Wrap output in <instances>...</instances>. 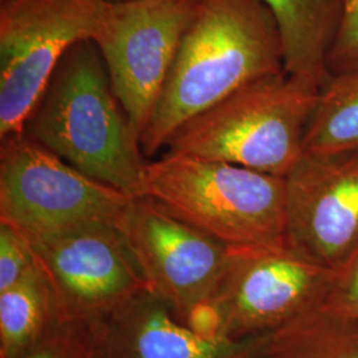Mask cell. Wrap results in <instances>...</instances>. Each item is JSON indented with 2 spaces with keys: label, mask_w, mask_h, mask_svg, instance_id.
<instances>
[{
  "label": "cell",
  "mask_w": 358,
  "mask_h": 358,
  "mask_svg": "<svg viewBox=\"0 0 358 358\" xmlns=\"http://www.w3.org/2000/svg\"><path fill=\"white\" fill-rule=\"evenodd\" d=\"M34 244L59 322L90 325L150 291L120 226L97 223Z\"/></svg>",
  "instance_id": "obj_10"
},
{
  "label": "cell",
  "mask_w": 358,
  "mask_h": 358,
  "mask_svg": "<svg viewBox=\"0 0 358 358\" xmlns=\"http://www.w3.org/2000/svg\"><path fill=\"white\" fill-rule=\"evenodd\" d=\"M57 322L51 282L38 260L22 280L0 292V358L24 357Z\"/></svg>",
  "instance_id": "obj_14"
},
{
  "label": "cell",
  "mask_w": 358,
  "mask_h": 358,
  "mask_svg": "<svg viewBox=\"0 0 358 358\" xmlns=\"http://www.w3.org/2000/svg\"><path fill=\"white\" fill-rule=\"evenodd\" d=\"M328 303L334 309L358 321V250L336 272Z\"/></svg>",
  "instance_id": "obj_20"
},
{
  "label": "cell",
  "mask_w": 358,
  "mask_h": 358,
  "mask_svg": "<svg viewBox=\"0 0 358 358\" xmlns=\"http://www.w3.org/2000/svg\"><path fill=\"white\" fill-rule=\"evenodd\" d=\"M268 358H358V321L322 303L271 333Z\"/></svg>",
  "instance_id": "obj_15"
},
{
  "label": "cell",
  "mask_w": 358,
  "mask_h": 358,
  "mask_svg": "<svg viewBox=\"0 0 358 358\" xmlns=\"http://www.w3.org/2000/svg\"><path fill=\"white\" fill-rule=\"evenodd\" d=\"M105 0H13L0 6V141L23 134L56 66L92 40Z\"/></svg>",
  "instance_id": "obj_7"
},
{
  "label": "cell",
  "mask_w": 358,
  "mask_h": 358,
  "mask_svg": "<svg viewBox=\"0 0 358 358\" xmlns=\"http://www.w3.org/2000/svg\"><path fill=\"white\" fill-rule=\"evenodd\" d=\"M8 1H13V0H0V6H1V4H6V3H8Z\"/></svg>",
  "instance_id": "obj_21"
},
{
  "label": "cell",
  "mask_w": 358,
  "mask_h": 358,
  "mask_svg": "<svg viewBox=\"0 0 358 358\" xmlns=\"http://www.w3.org/2000/svg\"><path fill=\"white\" fill-rule=\"evenodd\" d=\"M120 229L150 291L185 322L211 300L230 266V247L150 196L130 201Z\"/></svg>",
  "instance_id": "obj_9"
},
{
  "label": "cell",
  "mask_w": 358,
  "mask_h": 358,
  "mask_svg": "<svg viewBox=\"0 0 358 358\" xmlns=\"http://www.w3.org/2000/svg\"><path fill=\"white\" fill-rule=\"evenodd\" d=\"M264 358H268V357H264Z\"/></svg>",
  "instance_id": "obj_22"
},
{
  "label": "cell",
  "mask_w": 358,
  "mask_h": 358,
  "mask_svg": "<svg viewBox=\"0 0 358 358\" xmlns=\"http://www.w3.org/2000/svg\"><path fill=\"white\" fill-rule=\"evenodd\" d=\"M284 72L282 38L263 0H202L141 134L152 158L192 118L260 77Z\"/></svg>",
  "instance_id": "obj_1"
},
{
  "label": "cell",
  "mask_w": 358,
  "mask_h": 358,
  "mask_svg": "<svg viewBox=\"0 0 358 358\" xmlns=\"http://www.w3.org/2000/svg\"><path fill=\"white\" fill-rule=\"evenodd\" d=\"M90 328L97 358H264L272 333L229 338L199 332L152 291Z\"/></svg>",
  "instance_id": "obj_12"
},
{
  "label": "cell",
  "mask_w": 358,
  "mask_h": 358,
  "mask_svg": "<svg viewBox=\"0 0 358 358\" xmlns=\"http://www.w3.org/2000/svg\"><path fill=\"white\" fill-rule=\"evenodd\" d=\"M358 71V0H345L338 32L328 55L329 75Z\"/></svg>",
  "instance_id": "obj_19"
},
{
  "label": "cell",
  "mask_w": 358,
  "mask_h": 358,
  "mask_svg": "<svg viewBox=\"0 0 358 358\" xmlns=\"http://www.w3.org/2000/svg\"><path fill=\"white\" fill-rule=\"evenodd\" d=\"M319 92V85L285 72L260 77L186 122L166 152L285 178L306 153Z\"/></svg>",
  "instance_id": "obj_4"
},
{
  "label": "cell",
  "mask_w": 358,
  "mask_h": 358,
  "mask_svg": "<svg viewBox=\"0 0 358 358\" xmlns=\"http://www.w3.org/2000/svg\"><path fill=\"white\" fill-rule=\"evenodd\" d=\"M285 186L287 243L338 272L358 250V150L304 153Z\"/></svg>",
  "instance_id": "obj_11"
},
{
  "label": "cell",
  "mask_w": 358,
  "mask_h": 358,
  "mask_svg": "<svg viewBox=\"0 0 358 358\" xmlns=\"http://www.w3.org/2000/svg\"><path fill=\"white\" fill-rule=\"evenodd\" d=\"M38 263L34 244L10 224L0 223V292L22 280Z\"/></svg>",
  "instance_id": "obj_18"
},
{
  "label": "cell",
  "mask_w": 358,
  "mask_h": 358,
  "mask_svg": "<svg viewBox=\"0 0 358 358\" xmlns=\"http://www.w3.org/2000/svg\"><path fill=\"white\" fill-rule=\"evenodd\" d=\"M142 195L234 250L287 243L282 177L165 152L146 162Z\"/></svg>",
  "instance_id": "obj_3"
},
{
  "label": "cell",
  "mask_w": 358,
  "mask_h": 358,
  "mask_svg": "<svg viewBox=\"0 0 358 358\" xmlns=\"http://www.w3.org/2000/svg\"><path fill=\"white\" fill-rule=\"evenodd\" d=\"M133 198L24 134L0 141V223L31 243L90 224L120 226Z\"/></svg>",
  "instance_id": "obj_6"
},
{
  "label": "cell",
  "mask_w": 358,
  "mask_h": 358,
  "mask_svg": "<svg viewBox=\"0 0 358 358\" xmlns=\"http://www.w3.org/2000/svg\"><path fill=\"white\" fill-rule=\"evenodd\" d=\"M336 272L289 244L231 248L211 300L187 321L199 332L247 338L275 332L325 303Z\"/></svg>",
  "instance_id": "obj_5"
},
{
  "label": "cell",
  "mask_w": 358,
  "mask_h": 358,
  "mask_svg": "<svg viewBox=\"0 0 358 358\" xmlns=\"http://www.w3.org/2000/svg\"><path fill=\"white\" fill-rule=\"evenodd\" d=\"M202 0H105L93 41L141 140Z\"/></svg>",
  "instance_id": "obj_8"
},
{
  "label": "cell",
  "mask_w": 358,
  "mask_h": 358,
  "mask_svg": "<svg viewBox=\"0 0 358 358\" xmlns=\"http://www.w3.org/2000/svg\"><path fill=\"white\" fill-rule=\"evenodd\" d=\"M306 153L358 150V71L332 75L308 122Z\"/></svg>",
  "instance_id": "obj_16"
},
{
  "label": "cell",
  "mask_w": 358,
  "mask_h": 358,
  "mask_svg": "<svg viewBox=\"0 0 358 358\" xmlns=\"http://www.w3.org/2000/svg\"><path fill=\"white\" fill-rule=\"evenodd\" d=\"M279 28L284 72L322 87L345 0H263Z\"/></svg>",
  "instance_id": "obj_13"
},
{
  "label": "cell",
  "mask_w": 358,
  "mask_h": 358,
  "mask_svg": "<svg viewBox=\"0 0 358 358\" xmlns=\"http://www.w3.org/2000/svg\"><path fill=\"white\" fill-rule=\"evenodd\" d=\"M23 358H97L90 325L57 322Z\"/></svg>",
  "instance_id": "obj_17"
},
{
  "label": "cell",
  "mask_w": 358,
  "mask_h": 358,
  "mask_svg": "<svg viewBox=\"0 0 358 358\" xmlns=\"http://www.w3.org/2000/svg\"><path fill=\"white\" fill-rule=\"evenodd\" d=\"M23 134L90 178L141 196L146 157L140 136L93 40L78 41L63 56Z\"/></svg>",
  "instance_id": "obj_2"
}]
</instances>
